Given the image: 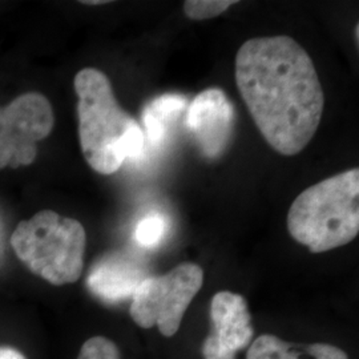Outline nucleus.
Instances as JSON below:
<instances>
[{"instance_id": "f257e3e1", "label": "nucleus", "mask_w": 359, "mask_h": 359, "mask_svg": "<svg viewBox=\"0 0 359 359\" xmlns=\"http://www.w3.org/2000/svg\"><path fill=\"white\" fill-rule=\"evenodd\" d=\"M236 84L270 147L283 156L317 133L325 96L308 52L290 36L249 39L236 55Z\"/></svg>"}, {"instance_id": "f03ea898", "label": "nucleus", "mask_w": 359, "mask_h": 359, "mask_svg": "<svg viewBox=\"0 0 359 359\" xmlns=\"http://www.w3.org/2000/svg\"><path fill=\"white\" fill-rule=\"evenodd\" d=\"M74 84L81 152L95 172L114 175L127 158L142 154V127L117 103L111 81L102 71L84 68Z\"/></svg>"}, {"instance_id": "7ed1b4c3", "label": "nucleus", "mask_w": 359, "mask_h": 359, "mask_svg": "<svg viewBox=\"0 0 359 359\" xmlns=\"http://www.w3.org/2000/svg\"><path fill=\"white\" fill-rule=\"evenodd\" d=\"M287 231L311 253L350 244L359 233V169L309 187L290 206Z\"/></svg>"}, {"instance_id": "20e7f679", "label": "nucleus", "mask_w": 359, "mask_h": 359, "mask_svg": "<svg viewBox=\"0 0 359 359\" xmlns=\"http://www.w3.org/2000/svg\"><path fill=\"white\" fill-rule=\"evenodd\" d=\"M11 246L34 274L62 286L76 283L81 277L87 233L77 219L47 209L19 222Z\"/></svg>"}, {"instance_id": "39448f33", "label": "nucleus", "mask_w": 359, "mask_h": 359, "mask_svg": "<svg viewBox=\"0 0 359 359\" xmlns=\"http://www.w3.org/2000/svg\"><path fill=\"white\" fill-rule=\"evenodd\" d=\"M203 283L204 271L191 262L167 274L147 277L132 295L129 314L142 329L156 326L164 337H173Z\"/></svg>"}, {"instance_id": "423d86ee", "label": "nucleus", "mask_w": 359, "mask_h": 359, "mask_svg": "<svg viewBox=\"0 0 359 359\" xmlns=\"http://www.w3.org/2000/svg\"><path fill=\"white\" fill-rule=\"evenodd\" d=\"M53 124L51 103L36 92L0 107V169L32 164L38 154L36 144L51 133Z\"/></svg>"}, {"instance_id": "0eeeda50", "label": "nucleus", "mask_w": 359, "mask_h": 359, "mask_svg": "<svg viewBox=\"0 0 359 359\" xmlns=\"http://www.w3.org/2000/svg\"><path fill=\"white\" fill-rule=\"evenodd\" d=\"M212 330L203 345L204 359H236L238 351L250 346L255 329L243 295L218 292L210 304Z\"/></svg>"}, {"instance_id": "6e6552de", "label": "nucleus", "mask_w": 359, "mask_h": 359, "mask_svg": "<svg viewBox=\"0 0 359 359\" xmlns=\"http://www.w3.org/2000/svg\"><path fill=\"white\" fill-rule=\"evenodd\" d=\"M234 124V107L219 88L200 92L188 108L187 126L206 157L216 158L225 152Z\"/></svg>"}, {"instance_id": "1a4fd4ad", "label": "nucleus", "mask_w": 359, "mask_h": 359, "mask_svg": "<svg viewBox=\"0 0 359 359\" xmlns=\"http://www.w3.org/2000/svg\"><path fill=\"white\" fill-rule=\"evenodd\" d=\"M145 278L137 262L123 255H109L93 265L87 286L104 301L116 302L132 297Z\"/></svg>"}, {"instance_id": "9d476101", "label": "nucleus", "mask_w": 359, "mask_h": 359, "mask_svg": "<svg viewBox=\"0 0 359 359\" xmlns=\"http://www.w3.org/2000/svg\"><path fill=\"white\" fill-rule=\"evenodd\" d=\"M246 359H348V357L342 348L334 345H294L273 334H264L249 346Z\"/></svg>"}, {"instance_id": "9b49d317", "label": "nucleus", "mask_w": 359, "mask_h": 359, "mask_svg": "<svg viewBox=\"0 0 359 359\" xmlns=\"http://www.w3.org/2000/svg\"><path fill=\"white\" fill-rule=\"evenodd\" d=\"M187 107V99L181 95H164L152 100L142 112V123L147 129L148 140L160 145L164 140L167 127Z\"/></svg>"}, {"instance_id": "f8f14e48", "label": "nucleus", "mask_w": 359, "mask_h": 359, "mask_svg": "<svg viewBox=\"0 0 359 359\" xmlns=\"http://www.w3.org/2000/svg\"><path fill=\"white\" fill-rule=\"evenodd\" d=\"M236 4L234 0H187L184 13L192 20L213 19Z\"/></svg>"}, {"instance_id": "ddd939ff", "label": "nucleus", "mask_w": 359, "mask_h": 359, "mask_svg": "<svg viewBox=\"0 0 359 359\" xmlns=\"http://www.w3.org/2000/svg\"><path fill=\"white\" fill-rule=\"evenodd\" d=\"M77 359H120V351L115 342L97 335L84 342Z\"/></svg>"}, {"instance_id": "4468645a", "label": "nucleus", "mask_w": 359, "mask_h": 359, "mask_svg": "<svg viewBox=\"0 0 359 359\" xmlns=\"http://www.w3.org/2000/svg\"><path fill=\"white\" fill-rule=\"evenodd\" d=\"M165 231V221L160 215H151L142 219L136 229L137 241L147 248L160 243Z\"/></svg>"}, {"instance_id": "2eb2a0df", "label": "nucleus", "mask_w": 359, "mask_h": 359, "mask_svg": "<svg viewBox=\"0 0 359 359\" xmlns=\"http://www.w3.org/2000/svg\"><path fill=\"white\" fill-rule=\"evenodd\" d=\"M0 359H27L13 347H0Z\"/></svg>"}, {"instance_id": "dca6fc26", "label": "nucleus", "mask_w": 359, "mask_h": 359, "mask_svg": "<svg viewBox=\"0 0 359 359\" xmlns=\"http://www.w3.org/2000/svg\"><path fill=\"white\" fill-rule=\"evenodd\" d=\"M84 4H105V3H108V1H99V0H96V1H83Z\"/></svg>"}]
</instances>
